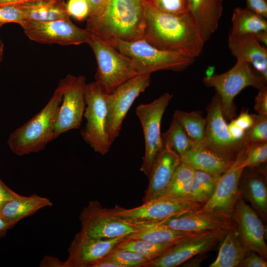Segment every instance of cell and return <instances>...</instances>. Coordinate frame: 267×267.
<instances>
[{"label": "cell", "mask_w": 267, "mask_h": 267, "mask_svg": "<svg viewBox=\"0 0 267 267\" xmlns=\"http://www.w3.org/2000/svg\"><path fill=\"white\" fill-rule=\"evenodd\" d=\"M142 38L158 48L179 51L194 58L201 53L204 44L198 25L189 12L180 15L166 13L149 0L144 4Z\"/></svg>", "instance_id": "6da1fadb"}, {"label": "cell", "mask_w": 267, "mask_h": 267, "mask_svg": "<svg viewBox=\"0 0 267 267\" xmlns=\"http://www.w3.org/2000/svg\"><path fill=\"white\" fill-rule=\"evenodd\" d=\"M146 0H106L103 12L88 17L86 28L92 35L106 42L132 41L142 38L144 4Z\"/></svg>", "instance_id": "7a4b0ae2"}, {"label": "cell", "mask_w": 267, "mask_h": 267, "mask_svg": "<svg viewBox=\"0 0 267 267\" xmlns=\"http://www.w3.org/2000/svg\"><path fill=\"white\" fill-rule=\"evenodd\" d=\"M62 98L61 91L57 87L44 106L10 134L7 144L14 154L21 156L39 152L55 139V128Z\"/></svg>", "instance_id": "3957f363"}, {"label": "cell", "mask_w": 267, "mask_h": 267, "mask_svg": "<svg viewBox=\"0 0 267 267\" xmlns=\"http://www.w3.org/2000/svg\"><path fill=\"white\" fill-rule=\"evenodd\" d=\"M108 43L133 61L138 75H151L163 70L182 71L195 59L179 51L158 48L143 38L132 41L116 40Z\"/></svg>", "instance_id": "277c9868"}, {"label": "cell", "mask_w": 267, "mask_h": 267, "mask_svg": "<svg viewBox=\"0 0 267 267\" xmlns=\"http://www.w3.org/2000/svg\"><path fill=\"white\" fill-rule=\"evenodd\" d=\"M203 81L206 86L215 89L220 97L223 116L230 121L236 115L235 96L248 87L261 89L267 86V80L256 73L249 63L237 61L226 72L206 76Z\"/></svg>", "instance_id": "5b68a950"}, {"label": "cell", "mask_w": 267, "mask_h": 267, "mask_svg": "<svg viewBox=\"0 0 267 267\" xmlns=\"http://www.w3.org/2000/svg\"><path fill=\"white\" fill-rule=\"evenodd\" d=\"M88 44L96 61L95 81L106 94L138 75L133 61L108 43L91 35Z\"/></svg>", "instance_id": "8992f818"}, {"label": "cell", "mask_w": 267, "mask_h": 267, "mask_svg": "<svg viewBox=\"0 0 267 267\" xmlns=\"http://www.w3.org/2000/svg\"><path fill=\"white\" fill-rule=\"evenodd\" d=\"M203 205L188 199L161 196L127 209L116 205L108 212L134 226L159 222L188 212L199 209Z\"/></svg>", "instance_id": "52a82bcc"}, {"label": "cell", "mask_w": 267, "mask_h": 267, "mask_svg": "<svg viewBox=\"0 0 267 267\" xmlns=\"http://www.w3.org/2000/svg\"><path fill=\"white\" fill-rule=\"evenodd\" d=\"M86 106L83 117L86 120L81 131L84 141L96 153L106 154L112 143L106 130L107 106L106 94L95 82L86 84Z\"/></svg>", "instance_id": "ba28073f"}, {"label": "cell", "mask_w": 267, "mask_h": 267, "mask_svg": "<svg viewBox=\"0 0 267 267\" xmlns=\"http://www.w3.org/2000/svg\"><path fill=\"white\" fill-rule=\"evenodd\" d=\"M172 97V94L165 92L152 102L140 104L136 108L145 142V153L140 170L147 177L164 146L160 131L161 124L163 114Z\"/></svg>", "instance_id": "9c48e42d"}, {"label": "cell", "mask_w": 267, "mask_h": 267, "mask_svg": "<svg viewBox=\"0 0 267 267\" xmlns=\"http://www.w3.org/2000/svg\"><path fill=\"white\" fill-rule=\"evenodd\" d=\"M31 41L61 45L88 44L91 34L75 24L70 17L46 21L24 20L18 24Z\"/></svg>", "instance_id": "30bf717a"}, {"label": "cell", "mask_w": 267, "mask_h": 267, "mask_svg": "<svg viewBox=\"0 0 267 267\" xmlns=\"http://www.w3.org/2000/svg\"><path fill=\"white\" fill-rule=\"evenodd\" d=\"M84 76L67 75L58 83L62 98L59 105L55 128V138L70 130L79 129L86 106Z\"/></svg>", "instance_id": "8fae6325"}, {"label": "cell", "mask_w": 267, "mask_h": 267, "mask_svg": "<svg viewBox=\"0 0 267 267\" xmlns=\"http://www.w3.org/2000/svg\"><path fill=\"white\" fill-rule=\"evenodd\" d=\"M150 81V75H138L106 94V130L112 143L118 137L123 121L133 103L145 90Z\"/></svg>", "instance_id": "7c38bea8"}, {"label": "cell", "mask_w": 267, "mask_h": 267, "mask_svg": "<svg viewBox=\"0 0 267 267\" xmlns=\"http://www.w3.org/2000/svg\"><path fill=\"white\" fill-rule=\"evenodd\" d=\"M228 229L194 234L174 245L159 257L147 262L144 267L178 266L197 255L211 251L221 243Z\"/></svg>", "instance_id": "4fadbf2b"}, {"label": "cell", "mask_w": 267, "mask_h": 267, "mask_svg": "<svg viewBox=\"0 0 267 267\" xmlns=\"http://www.w3.org/2000/svg\"><path fill=\"white\" fill-rule=\"evenodd\" d=\"M206 110L205 134L201 143L234 162L243 147L244 141L235 140L229 134L222 112L220 97L217 92Z\"/></svg>", "instance_id": "5bb4252c"}, {"label": "cell", "mask_w": 267, "mask_h": 267, "mask_svg": "<svg viewBox=\"0 0 267 267\" xmlns=\"http://www.w3.org/2000/svg\"><path fill=\"white\" fill-rule=\"evenodd\" d=\"M81 231L94 238L113 239L126 237L135 231L134 226L109 212L97 201H90L79 216Z\"/></svg>", "instance_id": "9a60e30c"}, {"label": "cell", "mask_w": 267, "mask_h": 267, "mask_svg": "<svg viewBox=\"0 0 267 267\" xmlns=\"http://www.w3.org/2000/svg\"><path fill=\"white\" fill-rule=\"evenodd\" d=\"M231 219L247 248L267 260L266 229L259 216L246 203L241 194L234 206Z\"/></svg>", "instance_id": "2e32d148"}, {"label": "cell", "mask_w": 267, "mask_h": 267, "mask_svg": "<svg viewBox=\"0 0 267 267\" xmlns=\"http://www.w3.org/2000/svg\"><path fill=\"white\" fill-rule=\"evenodd\" d=\"M124 237L100 239L80 230L70 243L67 258L64 261L65 267H90L107 255Z\"/></svg>", "instance_id": "e0dca14e"}, {"label": "cell", "mask_w": 267, "mask_h": 267, "mask_svg": "<svg viewBox=\"0 0 267 267\" xmlns=\"http://www.w3.org/2000/svg\"><path fill=\"white\" fill-rule=\"evenodd\" d=\"M159 222L177 231L198 233L228 229L232 224V221L231 217L221 213L201 211L198 209Z\"/></svg>", "instance_id": "ac0fdd59"}, {"label": "cell", "mask_w": 267, "mask_h": 267, "mask_svg": "<svg viewBox=\"0 0 267 267\" xmlns=\"http://www.w3.org/2000/svg\"><path fill=\"white\" fill-rule=\"evenodd\" d=\"M243 169L230 168L222 175L210 199L199 210L219 213L231 218L240 195L239 182Z\"/></svg>", "instance_id": "d6986e66"}, {"label": "cell", "mask_w": 267, "mask_h": 267, "mask_svg": "<svg viewBox=\"0 0 267 267\" xmlns=\"http://www.w3.org/2000/svg\"><path fill=\"white\" fill-rule=\"evenodd\" d=\"M181 163L180 156L164 145L148 177L149 183L145 192L143 203L164 193Z\"/></svg>", "instance_id": "ffe728a7"}, {"label": "cell", "mask_w": 267, "mask_h": 267, "mask_svg": "<svg viewBox=\"0 0 267 267\" xmlns=\"http://www.w3.org/2000/svg\"><path fill=\"white\" fill-rule=\"evenodd\" d=\"M239 190L262 220L267 221V176L266 168H246L242 172Z\"/></svg>", "instance_id": "44dd1931"}, {"label": "cell", "mask_w": 267, "mask_h": 267, "mask_svg": "<svg viewBox=\"0 0 267 267\" xmlns=\"http://www.w3.org/2000/svg\"><path fill=\"white\" fill-rule=\"evenodd\" d=\"M228 46L237 61L249 63L267 80V49L254 35L230 33Z\"/></svg>", "instance_id": "7402d4cb"}, {"label": "cell", "mask_w": 267, "mask_h": 267, "mask_svg": "<svg viewBox=\"0 0 267 267\" xmlns=\"http://www.w3.org/2000/svg\"><path fill=\"white\" fill-rule=\"evenodd\" d=\"M188 11L205 44L217 29L223 10L222 0H188Z\"/></svg>", "instance_id": "603a6c76"}, {"label": "cell", "mask_w": 267, "mask_h": 267, "mask_svg": "<svg viewBox=\"0 0 267 267\" xmlns=\"http://www.w3.org/2000/svg\"><path fill=\"white\" fill-rule=\"evenodd\" d=\"M194 170L221 176L228 171L234 161L217 153L198 143L192 149L180 157Z\"/></svg>", "instance_id": "cb8c5ba5"}, {"label": "cell", "mask_w": 267, "mask_h": 267, "mask_svg": "<svg viewBox=\"0 0 267 267\" xmlns=\"http://www.w3.org/2000/svg\"><path fill=\"white\" fill-rule=\"evenodd\" d=\"M52 205L49 199L36 194L28 196L21 195L3 206L0 212V218L13 227L21 220Z\"/></svg>", "instance_id": "d4e9b609"}, {"label": "cell", "mask_w": 267, "mask_h": 267, "mask_svg": "<svg viewBox=\"0 0 267 267\" xmlns=\"http://www.w3.org/2000/svg\"><path fill=\"white\" fill-rule=\"evenodd\" d=\"M221 242L217 258L209 267H239L250 250L241 238L233 221Z\"/></svg>", "instance_id": "484cf974"}, {"label": "cell", "mask_w": 267, "mask_h": 267, "mask_svg": "<svg viewBox=\"0 0 267 267\" xmlns=\"http://www.w3.org/2000/svg\"><path fill=\"white\" fill-rule=\"evenodd\" d=\"M18 5L25 20L46 21L70 17L62 0H35Z\"/></svg>", "instance_id": "4316f807"}, {"label": "cell", "mask_w": 267, "mask_h": 267, "mask_svg": "<svg viewBox=\"0 0 267 267\" xmlns=\"http://www.w3.org/2000/svg\"><path fill=\"white\" fill-rule=\"evenodd\" d=\"M134 226L135 231L126 237L142 240L154 244L177 243L195 234L177 231L159 222Z\"/></svg>", "instance_id": "83f0119b"}, {"label": "cell", "mask_w": 267, "mask_h": 267, "mask_svg": "<svg viewBox=\"0 0 267 267\" xmlns=\"http://www.w3.org/2000/svg\"><path fill=\"white\" fill-rule=\"evenodd\" d=\"M232 24L230 33L232 34L254 35L260 32L267 31V19L246 8L234 9Z\"/></svg>", "instance_id": "f1b7e54d"}, {"label": "cell", "mask_w": 267, "mask_h": 267, "mask_svg": "<svg viewBox=\"0 0 267 267\" xmlns=\"http://www.w3.org/2000/svg\"><path fill=\"white\" fill-rule=\"evenodd\" d=\"M194 170L188 164L181 162L168 188L161 196L190 199Z\"/></svg>", "instance_id": "f546056e"}, {"label": "cell", "mask_w": 267, "mask_h": 267, "mask_svg": "<svg viewBox=\"0 0 267 267\" xmlns=\"http://www.w3.org/2000/svg\"><path fill=\"white\" fill-rule=\"evenodd\" d=\"M162 138L164 144L180 157L198 143L189 137L182 126L174 116L169 128L162 134Z\"/></svg>", "instance_id": "4dcf8cb0"}, {"label": "cell", "mask_w": 267, "mask_h": 267, "mask_svg": "<svg viewBox=\"0 0 267 267\" xmlns=\"http://www.w3.org/2000/svg\"><path fill=\"white\" fill-rule=\"evenodd\" d=\"M176 243L154 244L125 237L116 244L115 247L139 254L149 262L162 255Z\"/></svg>", "instance_id": "1f68e13d"}, {"label": "cell", "mask_w": 267, "mask_h": 267, "mask_svg": "<svg viewBox=\"0 0 267 267\" xmlns=\"http://www.w3.org/2000/svg\"><path fill=\"white\" fill-rule=\"evenodd\" d=\"M267 160V142L243 144L230 168H256Z\"/></svg>", "instance_id": "d6a6232c"}, {"label": "cell", "mask_w": 267, "mask_h": 267, "mask_svg": "<svg viewBox=\"0 0 267 267\" xmlns=\"http://www.w3.org/2000/svg\"><path fill=\"white\" fill-rule=\"evenodd\" d=\"M220 176L195 170L190 199L204 205L211 196Z\"/></svg>", "instance_id": "836d02e7"}, {"label": "cell", "mask_w": 267, "mask_h": 267, "mask_svg": "<svg viewBox=\"0 0 267 267\" xmlns=\"http://www.w3.org/2000/svg\"><path fill=\"white\" fill-rule=\"evenodd\" d=\"M174 116L179 122L192 140L197 143L203 141L206 120L201 111H193L187 112L177 110L175 111Z\"/></svg>", "instance_id": "e575fe53"}, {"label": "cell", "mask_w": 267, "mask_h": 267, "mask_svg": "<svg viewBox=\"0 0 267 267\" xmlns=\"http://www.w3.org/2000/svg\"><path fill=\"white\" fill-rule=\"evenodd\" d=\"M100 260L114 263L120 267H144L149 262L139 254L115 247Z\"/></svg>", "instance_id": "d590c367"}, {"label": "cell", "mask_w": 267, "mask_h": 267, "mask_svg": "<svg viewBox=\"0 0 267 267\" xmlns=\"http://www.w3.org/2000/svg\"><path fill=\"white\" fill-rule=\"evenodd\" d=\"M267 142V116L256 115L253 126L246 133L244 144Z\"/></svg>", "instance_id": "8d00e7d4"}, {"label": "cell", "mask_w": 267, "mask_h": 267, "mask_svg": "<svg viewBox=\"0 0 267 267\" xmlns=\"http://www.w3.org/2000/svg\"><path fill=\"white\" fill-rule=\"evenodd\" d=\"M152 5L166 13L180 15L188 13V0H149Z\"/></svg>", "instance_id": "74e56055"}, {"label": "cell", "mask_w": 267, "mask_h": 267, "mask_svg": "<svg viewBox=\"0 0 267 267\" xmlns=\"http://www.w3.org/2000/svg\"><path fill=\"white\" fill-rule=\"evenodd\" d=\"M65 8L70 17L78 21L88 18L90 14V8L86 0H68Z\"/></svg>", "instance_id": "f35d334b"}, {"label": "cell", "mask_w": 267, "mask_h": 267, "mask_svg": "<svg viewBox=\"0 0 267 267\" xmlns=\"http://www.w3.org/2000/svg\"><path fill=\"white\" fill-rule=\"evenodd\" d=\"M25 20L24 13L18 4L0 6V24H19Z\"/></svg>", "instance_id": "ab89813d"}, {"label": "cell", "mask_w": 267, "mask_h": 267, "mask_svg": "<svg viewBox=\"0 0 267 267\" xmlns=\"http://www.w3.org/2000/svg\"><path fill=\"white\" fill-rule=\"evenodd\" d=\"M267 260L258 253L250 251L242 261L239 267H267Z\"/></svg>", "instance_id": "60d3db41"}, {"label": "cell", "mask_w": 267, "mask_h": 267, "mask_svg": "<svg viewBox=\"0 0 267 267\" xmlns=\"http://www.w3.org/2000/svg\"><path fill=\"white\" fill-rule=\"evenodd\" d=\"M254 109L259 115L267 116V87L259 90L255 97Z\"/></svg>", "instance_id": "b9f144b4"}, {"label": "cell", "mask_w": 267, "mask_h": 267, "mask_svg": "<svg viewBox=\"0 0 267 267\" xmlns=\"http://www.w3.org/2000/svg\"><path fill=\"white\" fill-rule=\"evenodd\" d=\"M246 9L267 18V0H246Z\"/></svg>", "instance_id": "7bdbcfd3"}, {"label": "cell", "mask_w": 267, "mask_h": 267, "mask_svg": "<svg viewBox=\"0 0 267 267\" xmlns=\"http://www.w3.org/2000/svg\"><path fill=\"white\" fill-rule=\"evenodd\" d=\"M20 195L8 187L0 179V212L7 202L19 197Z\"/></svg>", "instance_id": "ee69618b"}, {"label": "cell", "mask_w": 267, "mask_h": 267, "mask_svg": "<svg viewBox=\"0 0 267 267\" xmlns=\"http://www.w3.org/2000/svg\"><path fill=\"white\" fill-rule=\"evenodd\" d=\"M256 118V114H251L248 111L242 112L235 121L242 129L247 131L254 125Z\"/></svg>", "instance_id": "f6af8a7d"}, {"label": "cell", "mask_w": 267, "mask_h": 267, "mask_svg": "<svg viewBox=\"0 0 267 267\" xmlns=\"http://www.w3.org/2000/svg\"><path fill=\"white\" fill-rule=\"evenodd\" d=\"M227 129L233 138L237 140L244 141L247 131L238 125L235 119L230 120V123L227 125Z\"/></svg>", "instance_id": "bcb514c9"}, {"label": "cell", "mask_w": 267, "mask_h": 267, "mask_svg": "<svg viewBox=\"0 0 267 267\" xmlns=\"http://www.w3.org/2000/svg\"><path fill=\"white\" fill-rule=\"evenodd\" d=\"M86 0L90 8V14L88 17H94L99 15L104 10L106 3V0Z\"/></svg>", "instance_id": "7dc6e473"}, {"label": "cell", "mask_w": 267, "mask_h": 267, "mask_svg": "<svg viewBox=\"0 0 267 267\" xmlns=\"http://www.w3.org/2000/svg\"><path fill=\"white\" fill-rule=\"evenodd\" d=\"M41 267H65L64 261H61L59 258L51 256H45L40 263Z\"/></svg>", "instance_id": "c3c4849f"}, {"label": "cell", "mask_w": 267, "mask_h": 267, "mask_svg": "<svg viewBox=\"0 0 267 267\" xmlns=\"http://www.w3.org/2000/svg\"><path fill=\"white\" fill-rule=\"evenodd\" d=\"M257 41L262 45L267 47V31H262L254 35Z\"/></svg>", "instance_id": "681fc988"}, {"label": "cell", "mask_w": 267, "mask_h": 267, "mask_svg": "<svg viewBox=\"0 0 267 267\" xmlns=\"http://www.w3.org/2000/svg\"><path fill=\"white\" fill-rule=\"evenodd\" d=\"M35 0H0V6L17 5Z\"/></svg>", "instance_id": "f907efd6"}, {"label": "cell", "mask_w": 267, "mask_h": 267, "mask_svg": "<svg viewBox=\"0 0 267 267\" xmlns=\"http://www.w3.org/2000/svg\"><path fill=\"white\" fill-rule=\"evenodd\" d=\"M13 226L0 218V238L3 237L7 231Z\"/></svg>", "instance_id": "816d5d0a"}, {"label": "cell", "mask_w": 267, "mask_h": 267, "mask_svg": "<svg viewBox=\"0 0 267 267\" xmlns=\"http://www.w3.org/2000/svg\"><path fill=\"white\" fill-rule=\"evenodd\" d=\"M2 25L0 24V28ZM4 44L0 37V66L2 60Z\"/></svg>", "instance_id": "f5cc1de1"}]
</instances>
